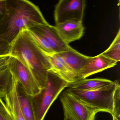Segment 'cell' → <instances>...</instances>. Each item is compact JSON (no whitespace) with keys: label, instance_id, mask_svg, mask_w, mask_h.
I'll use <instances>...</instances> for the list:
<instances>
[{"label":"cell","instance_id":"cell-10","mask_svg":"<svg viewBox=\"0 0 120 120\" xmlns=\"http://www.w3.org/2000/svg\"><path fill=\"white\" fill-rule=\"evenodd\" d=\"M55 26L62 40L68 45L80 39L85 30L82 21H68L56 24Z\"/></svg>","mask_w":120,"mask_h":120},{"label":"cell","instance_id":"cell-15","mask_svg":"<svg viewBox=\"0 0 120 120\" xmlns=\"http://www.w3.org/2000/svg\"><path fill=\"white\" fill-rule=\"evenodd\" d=\"M113 82L112 81L105 79L97 78L82 79L71 84L70 88L78 90H93L108 86Z\"/></svg>","mask_w":120,"mask_h":120},{"label":"cell","instance_id":"cell-8","mask_svg":"<svg viewBox=\"0 0 120 120\" xmlns=\"http://www.w3.org/2000/svg\"><path fill=\"white\" fill-rule=\"evenodd\" d=\"M27 29H30L42 36L54 53L65 52L71 48L69 45L62 40L55 26L49 24L40 25Z\"/></svg>","mask_w":120,"mask_h":120},{"label":"cell","instance_id":"cell-16","mask_svg":"<svg viewBox=\"0 0 120 120\" xmlns=\"http://www.w3.org/2000/svg\"><path fill=\"white\" fill-rule=\"evenodd\" d=\"M17 94L20 107L26 120H35L31 96L28 95L18 82Z\"/></svg>","mask_w":120,"mask_h":120},{"label":"cell","instance_id":"cell-24","mask_svg":"<svg viewBox=\"0 0 120 120\" xmlns=\"http://www.w3.org/2000/svg\"><path fill=\"white\" fill-rule=\"evenodd\" d=\"M113 120H118V119H116V118H114V117H113Z\"/></svg>","mask_w":120,"mask_h":120},{"label":"cell","instance_id":"cell-22","mask_svg":"<svg viewBox=\"0 0 120 120\" xmlns=\"http://www.w3.org/2000/svg\"><path fill=\"white\" fill-rule=\"evenodd\" d=\"M6 0H0V24L6 10Z\"/></svg>","mask_w":120,"mask_h":120},{"label":"cell","instance_id":"cell-18","mask_svg":"<svg viewBox=\"0 0 120 120\" xmlns=\"http://www.w3.org/2000/svg\"><path fill=\"white\" fill-rule=\"evenodd\" d=\"M26 30L34 42L42 52L47 54L55 53L42 36L30 29Z\"/></svg>","mask_w":120,"mask_h":120},{"label":"cell","instance_id":"cell-6","mask_svg":"<svg viewBox=\"0 0 120 120\" xmlns=\"http://www.w3.org/2000/svg\"><path fill=\"white\" fill-rule=\"evenodd\" d=\"M64 113L74 120H94L97 112L66 91L60 96Z\"/></svg>","mask_w":120,"mask_h":120},{"label":"cell","instance_id":"cell-1","mask_svg":"<svg viewBox=\"0 0 120 120\" xmlns=\"http://www.w3.org/2000/svg\"><path fill=\"white\" fill-rule=\"evenodd\" d=\"M49 24L39 8L27 0H6V10L0 24V42L10 45L20 31Z\"/></svg>","mask_w":120,"mask_h":120},{"label":"cell","instance_id":"cell-2","mask_svg":"<svg viewBox=\"0 0 120 120\" xmlns=\"http://www.w3.org/2000/svg\"><path fill=\"white\" fill-rule=\"evenodd\" d=\"M9 55L22 63L33 76L41 89L46 86L51 66L26 29L22 30L10 45Z\"/></svg>","mask_w":120,"mask_h":120},{"label":"cell","instance_id":"cell-14","mask_svg":"<svg viewBox=\"0 0 120 120\" xmlns=\"http://www.w3.org/2000/svg\"><path fill=\"white\" fill-rule=\"evenodd\" d=\"M10 55L0 56V98H4L8 91L12 73L9 64Z\"/></svg>","mask_w":120,"mask_h":120},{"label":"cell","instance_id":"cell-9","mask_svg":"<svg viewBox=\"0 0 120 120\" xmlns=\"http://www.w3.org/2000/svg\"><path fill=\"white\" fill-rule=\"evenodd\" d=\"M117 62L104 56L101 54L94 57H89L87 63L78 75V80L116 66Z\"/></svg>","mask_w":120,"mask_h":120},{"label":"cell","instance_id":"cell-3","mask_svg":"<svg viewBox=\"0 0 120 120\" xmlns=\"http://www.w3.org/2000/svg\"><path fill=\"white\" fill-rule=\"evenodd\" d=\"M71 84L52 71H48L46 86L31 97L35 120H43L50 107L63 90Z\"/></svg>","mask_w":120,"mask_h":120},{"label":"cell","instance_id":"cell-12","mask_svg":"<svg viewBox=\"0 0 120 120\" xmlns=\"http://www.w3.org/2000/svg\"><path fill=\"white\" fill-rule=\"evenodd\" d=\"M12 73L11 83L4 98V102L11 113L12 120H26L21 109L17 94L18 81L12 71Z\"/></svg>","mask_w":120,"mask_h":120},{"label":"cell","instance_id":"cell-20","mask_svg":"<svg viewBox=\"0 0 120 120\" xmlns=\"http://www.w3.org/2000/svg\"><path fill=\"white\" fill-rule=\"evenodd\" d=\"M0 120H13L9 110L1 98H0Z\"/></svg>","mask_w":120,"mask_h":120},{"label":"cell","instance_id":"cell-21","mask_svg":"<svg viewBox=\"0 0 120 120\" xmlns=\"http://www.w3.org/2000/svg\"><path fill=\"white\" fill-rule=\"evenodd\" d=\"M10 45L0 42V56L9 55Z\"/></svg>","mask_w":120,"mask_h":120},{"label":"cell","instance_id":"cell-13","mask_svg":"<svg viewBox=\"0 0 120 120\" xmlns=\"http://www.w3.org/2000/svg\"><path fill=\"white\" fill-rule=\"evenodd\" d=\"M56 54L63 58L78 79L79 73L87 63L89 57L81 54L71 47L67 51Z\"/></svg>","mask_w":120,"mask_h":120},{"label":"cell","instance_id":"cell-23","mask_svg":"<svg viewBox=\"0 0 120 120\" xmlns=\"http://www.w3.org/2000/svg\"><path fill=\"white\" fill-rule=\"evenodd\" d=\"M64 120H74L71 116H69L68 114L64 113Z\"/></svg>","mask_w":120,"mask_h":120},{"label":"cell","instance_id":"cell-4","mask_svg":"<svg viewBox=\"0 0 120 120\" xmlns=\"http://www.w3.org/2000/svg\"><path fill=\"white\" fill-rule=\"evenodd\" d=\"M118 81L98 89L84 90L69 88L66 91L97 113L107 112L112 115L114 93Z\"/></svg>","mask_w":120,"mask_h":120},{"label":"cell","instance_id":"cell-7","mask_svg":"<svg viewBox=\"0 0 120 120\" xmlns=\"http://www.w3.org/2000/svg\"><path fill=\"white\" fill-rule=\"evenodd\" d=\"M9 64L19 83L28 95L33 97L40 93L42 90L40 86L31 73L21 62L11 56Z\"/></svg>","mask_w":120,"mask_h":120},{"label":"cell","instance_id":"cell-19","mask_svg":"<svg viewBox=\"0 0 120 120\" xmlns=\"http://www.w3.org/2000/svg\"><path fill=\"white\" fill-rule=\"evenodd\" d=\"M120 85L118 81L114 93L112 117L120 120Z\"/></svg>","mask_w":120,"mask_h":120},{"label":"cell","instance_id":"cell-11","mask_svg":"<svg viewBox=\"0 0 120 120\" xmlns=\"http://www.w3.org/2000/svg\"><path fill=\"white\" fill-rule=\"evenodd\" d=\"M43 53L51 64L52 68L49 71H52L56 74L71 85L78 81L77 76L62 57L56 53L47 54Z\"/></svg>","mask_w":120,"mask_h":120},{"label":"cell","instance_id":"cell-17","mask_svg":"<svg viewBox=\"0 0 120 120\" xmlns=\"http://www.w3.org/2000/svg\"><path fill=\"white\" fill-rule=\"evenodd\" d=\"M104 56L115 61H120V29L118 31L109 47L107 49L101 53Z\"/></svg>","mask_w":120,"mask_h":120},{"label":"cell","instance_id":"cell-5","mask_svg":"<svg viewBox=\"0 0 120 120\" xmlns=\"http://www.w3.org/2000/svg\"><path fill=\"white\" fill-rule=\"evenodd\" d=\"M85 0H60L54 11L55 24L68 21H82L86 7Z\"/></svg>","mask_w":120,"mask_h":120}]
</instances>
